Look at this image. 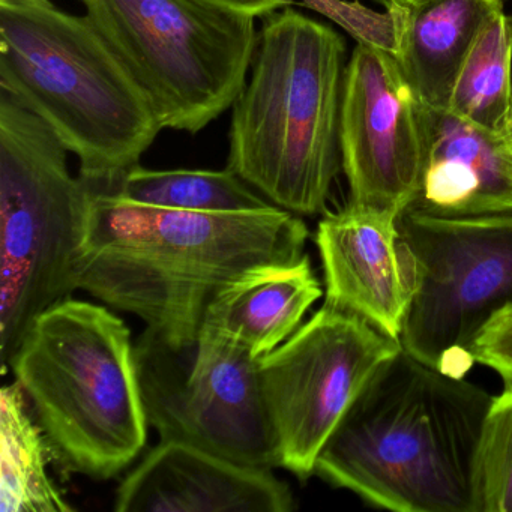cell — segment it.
I'll use <instances>...</instances> for the list:
<instances>
[{
  "mask_svg": "<svg viewBox=\"0 0 512 512\" xmlns=\"http://www.w3.org/2000/svg\"><path fill=\"white\" fill-rule=\"evenodd\" d=\"M91 188V187H89ZM299 215L179 211L91 188L76 254V287L134 314L173 349L194 346L215 296L251 269L307 256Z\"/></svg>",
  "mask_w": 512,
  "mask_h": 512,
  "instance_id": "cell-1",
  "label": "cell"
},
{
  "mask_svg": "<svg viewBox=\"0 0 512 512\" xmlns=\"http://www.w3.org/2000/svg\"><path fill=\"white\" fill-rule=\"evenodd\" d=\"M494 397L406 350L380 365L314 473L395 512H473V473Z\"/></svg>",
  "mask_w": 512,
  "mask_h": 512,
  "instance_id": "cell-2",
  "label": "cell"
},
{
  "mask_svg": "<svg viewBox=\"0 0 512 512\" xmlns=\"http://www.w3.org/2000/svg\"><path fill=\"white\" fill-rule=\"evenodd\" d=\"M0 89L58 134L95 191L115 193L164 130L91 17L52 0H0Z\"/></svg>",
  "mask_w": 512,
  "mask_h": 512,
  "instance_id": "cell-3",
  "label": "cell"
},
{
  "mask_svg": "<svg viewBox=\"0 0 512 512\" xmlns=\"http://www.w3.org/2000/svg\"><path fill=\"white\" fill-rule=\"evenodd\" d=\"M346 43L284 8L265 17L250 82L232 106L227 167L292 214H322L341 167Z\"/></svg>",
  "mask_w": 512,
  "mask_h": 512,
  "instance_id": "cell-4",
  "label": "cell"
},
{
  "mask_svg": "<svg viewBox=\"0 0 512 512\" xmlns=\"http://www.w3.org/2000/svg\"><path fill=\"white\" fill-rule=\"evenodd\" d=\"M64 473L115 478L148 440L131 332L113 311L67 298L29 326L8 362Z\"/></svg>",
  "mask_w": 512,
  "mask_h": 512,
  "instance_id": "cell-5",
  "label": "cell"
},
{
  "mask_svg": "<svg viewBox=\"0 0 512 512\" xmlns=\"http://www.w3.org/2000/svg\"><path fill=\"white\" fill-rule=\"evenodd\" d=\"M58 134L0 89V356L4 368L43 311L76 292L91 188Z\"/></svg>",
  "mask_w": 512,
  "mask_h": 512,
  "instance_id": "cell-6",
  "label": "cell"
},
{
  "mask_svg": "<svg viewBox=\"0 0 512 512\" xmlns=\"http://www.w3.org/2000/svg\"><path fill=\"white\" fill-rule=\"evenodd\" d=\"M154 104L161 127L197 134L247 83L256 19L199 0H82Z\"/></svg>",
  "mask_w": 512,
  "mask_h": 512,
  "instance_id": "cell-7",
  "label": "cell"
},
{
  "mask_svg": "<svg viewBox=\"0 0 512 512\" xmlns=\"http://www.w3.org/2000/svg\"><path fill=\"white\" fill-rule=\"evenodd\" d=\"M397 227L410 292L401 347L464 377L476 338L512 305V211L454 218L404 211Z\"/></svg>",
  "mask_w": 512,
  "mask_h": 512,
  "instance_id": "cell-8",
  "label": "cell"
},
{
  "mask_svg": "<svg viewBox=\"0 0 512 512\" xmlns=\"http://www.w3.org/2000/svg\"><path fill=\"white\" fill-rule=\"evenodd\" d=\"M134 346L146 415L161 440L188 443L244 466L281 467L259 359L208 334H200L194 346L173 349L146 328Z\"/></svg>",
  "mask_w": 512,
  "mask_h": 512,
  "instance_id": "cell-9",
  "label": "cell"
},
{
  "mask_svg": "<svg viewBox=\"0 0 512 512\" xmlns=\"http://www.w3.org/2000/svg\"><path fill=\"white\" fill-rule=\"evenodd\" d=\"M400 341L332 305L259 359L263 400L283 469L305 481L323 446Z\"/></svg>",
  "mask_w": 512,
  "mask_h": 512,
  "instance_id": "cell-10",
  "label": "cell"
},
{
  "mask_svg": "<svg viewBox=\"0 0 512 512\" xmlns=\"http://www.w3.org/2000/svg\"><path fill=\"white\" fill-rule=\"evenodd\" d=\"M341 164L350 202L400 215L424 164L422 104L389 50L359 41L344 74Z\"/></svg>",
  "mask_w": 512,
  "mask_h": 512,
  "instance_id": "cell-11",
  "label": "cell"
},
{
  "mask_svg": "<svg viewBox=\"0 0 512 512\" xmlns=\"http://www.w3.org/2000/svg\"><path fill=\"white\" fill-rule=\"evenodd\" d=\"M274 469L244 466L188 443L161 440L118 487L116 512H289Z\"/></svg>",
  "mask_w": 512,
  "mask_h": 512,
  "instance_id": "cell-12",
  "label": "cell"
},
{
  "mask_svg": "<svg viewBox=\"0 0 512 512\" xmlns=\"http://www.w3.org/2000/svg\"><path fill=\"white\" fill-rule=\"evenodd\" d=\"M397 220L392 212L349 203L320 220L316 245L325 274V304L400 341L410 292Z\"/></svg>",
  "mask_w": 512,
  "mask_h": 512,
  "instance_id": "cell-13",
  "label": "cell"
},
{
  "mask_svg": "<svg viewBox=\"0 0 512 512\" xmlns=\"http://www.w3.org/2000/svg\"><path fill=\"white\" fill-rule=\"evenodd\" d=\"M424 164L406 211L476 217L512 211V142L448 110L422 106Z\"/></svg>",
  "mask_w": 512,
  "mask_h": 512,
  "instance_id": "cell-14",
  "label": "cell"
},
{
  "mask_svg": "<svg viewBox=\"0 0 512 512\" xmlns=\"http://www.w3.org/2000/svg\"><path fill=\"white\" fill-rule=\"evenodd\" d=\"M322 295L308 256L251 269L215 296L200 334L230 341L262 359L298 331Z\"/></svg>",
  "mask_w": 512,
  "mask_h": 512,
  "instance_id": "cell-15",
  "label": "cell"
},
{
  "mask_svg": "<svg viewBox=\"0 0 512 512\" xmlns=\"http://www.w3.org/2000/svg\"><path fill=\"white\" fill-rule=\"evenodd\" d=\"M500 10L502 0H413L388 11L395 29L392 55L422 106L448 110L473 41Z\"/></svg>",
  "mask_w": 512,
  "mask_h": 512,
  "instance_id": "cell-16",
  "label": "cell"
},
{
  "mask_svg": "<svg viewBox=\"0 0 512 512\" xmlns=\"http://www.w3.org/2000/svg\"><path fill=\"white\" fill-rule=\"evenodd\" d=\"M52 451L14 380L0 391V511L71 512L49 473Z\"/></svg>",
  "mask_w": 512,
  "mask_h": 512,
  "instance_id": "cell-17",
  "label": "cell"
},
{
  "mask_svg": "<svg viewBox=\"0 0 512 512\" xmlns=\"http://www.w3.org/2000/svg\"><path fill=\"white\" fill-rule=\"evenodd\" d=\"M512 109V19L503 10L488 19L458 71L448 112L508 137Z\"/></svg>",
  "mask_w": 512,
  "mask_h": 512,
  "instance_id": "cell-18",
  "label": "cell"
},
{
  "mask_svg": "<svg viewBox=\"0 0 512 512\" xmlns=\"http://www.w3.org/2000/svg\"><path fill=\"white\" fill-rule=\"evenodd\" d=\"M116 196L179 211L224 214L259 211L272 205L227 167L211 170H148L136 166L121 179Z\"/></svg>",
  "mask_w": 512,
  "mask_h": 512,
  "instance_id": "cell-19",
  "label": "cell"
},
{
  "mask_svg": "<svg viewBox=\"0 0 512 512\" xmlns=\"http://www.w3.org/2000/svg\"><path fill=\"white\" fill-rule=\"evenodd\" d=\"M473 512H512V386L494 397L473 473Z\"/></svg>",
  "mask_w": 512,
  "mask_h": 512,
  "instance_id": "cell-20",
  "label": "cell"
},
{
  "mask_svg": "<svg viewBox=\"0 0 512 512\" xmlns=\"http://www.w3.org/2000/svg\"><path fill=\"white\" fill-rule=\"evenodd\" d=\"M473 359L496 371L505 386H512V305L491 317L476 338Z\"/></svg>",
  "mask_w": 512,
  "mask_h": 512,
  "instance_id": "cell-21",
  "label": "cell"
},
{
  "mask_svg": "<svg viewBox=\"0 0 512 512\" xmlns=\"http://www.w3.org/2000/svg\"><path fill=\"white\" fill-rule=\"evenodd\" d=\"M199 2L229 11V13L257 19V17L271 16L275 11L289 7L293 0H199Z\"/></svg>",
  "mask_w": 512,
  "mask_h": 512,
  "instance_id": "cell-22",
  "label": "cell"
},
{
  "mask_svg": "<svg viewBox=\"0 0 512 512\" xmlns=\"http://www.w3.org/2000/svg\"><path fill=\"white\" fill-rule=\"evenodd\" d=\"M380 4L385 5L386 11L398 10V8L406 7L413 0H379Z\"/></svg>",
  "mask_w": 512,
  "mask_h": 512,
  "instance_id": "cell-23",
  "label": "cell"
},
{
  "mask_svg": "<svg viewBox=\"0 0 512 512\" xmlns=\"http://www.w3.org/2000/svg\"><path fill=\"white\" fill-rule=\"evenodd\" d=\"M508 139L511 140V142H512V109H511V119H509Z\"/></svg>",
  "mask_w": 512,
  "mask_h": 512,
  "instance_id": "cell-24",
  "label": "cell"
}]
</instances>
